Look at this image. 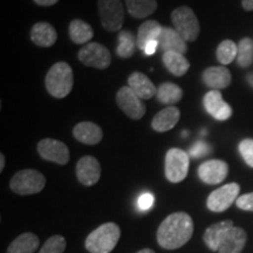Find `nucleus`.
I'll list each match as a JSON object with an SVG mask.
<instances>
[{"instance_id": "1", "label": "nucleus", "mask_w": 253, "mask_h": 253, "mask_svg": "<svg viewBox=\"0 0 253 253\" xmlns=\"http://www.w3.org/2000/svg\"><path fill=\"white\" fill-rule=\"evenodd\" d=\"M194 235V221L186 212L169 214L157 230V242L161 248L176 250L182 248Z\"/></svg>"}, {"instance_id": "2", "label": "nucleus", "mask_w": 253, "mask_h": 253, "mask_svg": "<svg viewBox=\"0 0 253 253\" xmlns=\"http://www.w3.org/2000/svg\"><path fill=\"white\" fill-rule=\"evenodd\" d=\"M74 84L73 69L67 62L54 63L45 78V86L48 93L55 99H63L71 93Z\"/></svg>"}, {"instance_id": "3", "label": "nucleus", "mask_w": 253, "mask_h": 253, "mask_svg": "<svg viewBox=\"0 0 253 253\" xmlns=\"http://www.w3.org/2000/svg\"><path fill=\"white\" fill-rule=\"evenodd\" d=\"M121 230L115 223H104L95 229L86 239V249L89 253H110L118 245Z\"/></svg>"}, {"instance_id": "4", "label": "nucleus", "mask_w": 253, "mask_h": 253, "mask_svg": "<svg viewBox=\"0 0 253 253\" xmlns=\"http://www.w3.org/2000/svg\"><path fill=\"white\" fill-rule=\"evenodd\" d=\"M46 185V178L40 171L34 169H25L12 177L9 188L14 194L20 196L39 194Z\"/></svg>"}, {"instance_id": "5", "label": "nucleus", "mask_w": 253, "mask_h": 253, "mask_svg": "<svg viewBox=\"0 0 253 253\" xmlns=\"http://www.w3.org/2000/svg\"><path fill=\"white\" fill-rule=\"evenodd\" d=\"M173 28L181 34L186 42H192L197 39L201 32L199 21L195 12L188 6H179L171 13Z\"/></svg>"}, {"instance_id": "6", "label": "nucleus", "mask_w": 253, "mask_h": 253, "mask_svg": "<svg viewBox=\"0 0 253 253\" xmlns=\"http://www.w3.org/2000/svg\"><path fill=\"white\" fill-rule=\"evenodd\" d=\"M190 156L184 150L178 148H171L166 155L164 171L169 182L179 183L184 181L189 172Z\"/></svg>"}, {"instance_id": "7", "label": "nucleus", "mask_w": 253, "mask_h": 253, "mask_svg": "<svg viewBox=\"0 0 253 253\" xmlns=\"http://www.w3.org/2000/svg\"><path fill=\"white\" fill-rule=\"evenodd\" d=\"M97 8L104 30L108 32L121 31L125 21V7L121 0H99Z\"/></svg>"}, {"instance_id": "8", "label": "nucleus", "mask_w": 253, "mask_h": 253, "mask_svg": "<svg viewBox=\"0 0 253 253\" xmlns=\"http://www.w3.org/2000/svg\"><path fill=\"white\" fill-rule=\"evenodd\" d=\"M78 59L87 67L106 69L112 63V55L109 49L102 43L88 42L78 52Z\"/></svg>"}, {"instance_id": "9", "label": "nucleus", "mask_w": 253, "mask_h": 253, "mask_svg": "<svg viewBox=\"0 0 253 253\" xmlns=\"http://www.w3.org/2000/svg\"><path fill=\"white\" fill-rule=\"evenodd\" d=\"M240 186L237 183H229L214 190L208 197V209L212 212H223L239 197Z\"/></svg>"}, {"instance_id": "10", "label": "nucleus", "mask_w": 253, "mask_h": 253, "mask_svg": "<svg viewBox=\"0 0 253 253\" xmlns=\"http://www.w3.org/2000/svg\"><path fill=\"white\" fill-rule=\"evenodd\" d=\"M116 102L120 109L131 120H141L147 112L142 99H140L129 86L120 88L116 94Z\"/></svg>"}, {"instance_id": "11", "label": "nucleus", "mask_w": 253, "mask_h": 253, "mask_svg": "<svg viewBox=\"0 0 253 253\" xmlns=\"http://www.w3.org/2000/svg\"><path fill=\"white\" fill-rule=\"evenodd\" d=\"M38 153L42 160L65 166L69 161L68 147L54 138H43L38 143Z\"/></svg>"}, {"instance_id": "12", "label": "nucleus", "mask_w": 253, "mask_h": 253, "mask_svg": "<svg viewBox=\"0 0 253 253\" xmlns=\"http://www.w3.org/2000/svg\"><path fill=\"white\" fill-rule=\"evenodd\" d=\"M229 173V166L220 160H210L202 163L198 168V176L205 184H219L226 178Z\"/></svg>"}, {"instance_id": "13", "label": "nucleus", "mask_w": 253, "mask_h": 253, "mask_svg": "<svg viewBox=\"0 0 253 253\" xmlns=\"http://www.w3.org/2000/svg\"><path fill=\"white\" fill-rule=\"evenodd\" d=\"M204 108L217 121H226L232 116V108L223 100L219 90H210L204 95Z\"/></svg>"}, {"instance_id": "14", "label": "nucleus", "mask_w": 253, "mask_h": 253, "mask_svg": "<svg viewBox=\"0 0 253 253\" xmlns=\"http://www.w3.org/2000/svg\"><path fill=\"white\" fill-rule=\"evenodd\" d=\"M78 181L84 186H93L100 181L101 166L93 156H84L77 164Z\"/></svg>"}, {"instance_id": "15", "label": "nucleus", "mask_w": 253, "mask_h": 253, "mask_svg": "<svg viewBox=\"0 0 253 253\" xmlns=\"http://www.w3.org/2000/svg\"><path fill=\"white\" fill-rule=\"evenodd\" d=\"M158 45L160 49L163 53L167 52H176L185 54L188 50L186 41L181 37V34L177 32L175 28L171 27H163L161 36L158 38Z\"/></svg>"}, {"instance_id": "16", "label": "nucleus", "mask_w": 253, "mask_h": 253, "mask_svg": "<svg viewBox=\"0 0 253 253\" xmlns=\"http://www.w3.org/2000/svg\"><path fill=\"white\" fill-rule=\"evenodd\" d=\"M202 80H203L205 86L211 88L212 90H219L229 87L232 82L231 73L225 67H218L212 66L205 69L202 74Z\"/></svg>"}, {"instance_id": "17", "label": "nucleus", "mask_w": 253, "mask_h": 253, "mask_svg": "<svg viewBox=\"0 0 253 253\" xmlns=\"http://www.w3.org/2000/svg\"><path fill=\"white\" fill-rule=\"evenodd\" d=\"M31 40L38 47H52L58 40V32L49 23L41 21L32 27Z\"/></svg>"}, {"instance_id": "18", "label": "nucleus", "mask_w": 253, "mask_h": 253, "mask_svg": "<svg viewBox=\"0 0 253 253\" xmlns=\"http://www.w3.org/2000/svg\"><path fill=\"white\" fill-rule=\"evenodd\" d=\"M73 135L79 142L88 145L99 144L103 137L102 129L97 125L89 121L78 123L73 129Z\"/></svg>"}, {"instance_id": "19", "label": "nucleus", "mask_w": 253, "mask_h": 253, "mask_svg": "<svg viewBox=\"0 0 253 253\" xmlns=\"http://www.w3.org/2000/svg\"><path fill=\"white\" fill-rule=\"evenodd\" d=\"M235 226L232 220H224L208 227L204 232V243L211 251L218 252L227 232Z\"/></svg>"}, {"instance_id": "20", "label": "nucleus", "mask_w": 253, "mask_h": 253, "mask_svg": "<svg viewBox=\"0 0 253 253\" xmlns=\"http://www.w3.org/2000/svg\"><path fill=\"white\" fill-rule=\"evenodd\" d=\"M128 86L142 100H149L157 93L153 81L141 72L131 73L130 77L128 78Z\"/></svg>"}, {"instance_id": "21", "label": "nucleus", "mask_w": 253, "mask_h": 253, "mask_svg": "<svg viewBox=\"0 0 253 253\" xmlns=\"http://www.w3.org/2000/svg\"><path fill=\"white\" fill-rule=\"evenodd\" d=\"M181 119V112L175 106H169L158 112L151 121V126L155 131H169L178 123Z\"/></svg>"}, {"instance_id": "22", "label": "nucleus", "mask_w": 253, "mask_h": 253, "mask_svg": "<svg viewBox=\"0 0 253 253\" xmlns=\"http://www.w3.org/2000/svg\"><path fill=\"white\" fill-rule=\"evenodd\" d=\"M246 240L248 236L245 231L240 227L233 226L224 238L218 253H240L244 249Z\"/></svg>"}, {"instance_id": "23", "label": "nucleus", "mask_w": 253, "mask_h": 253, "mask_svg": "<svg viewBox=\"0 0 253 253\" xmlns=\"http://www.w3.org/2000/svg\"><path fill=\"white\" fill-rule=\"evenodd\" d=\"M69 38L77 45H86L94 36L93 28L86 21L81 19H74L71 21L68 27Z\"/></svg>"}, {"instance_id": "24", "label": "nucleus", "mask_w": 253, "mask_h": 253, "mask_svg": "<svg viewBox=\"0 0 253 253\" xmlns=\"http://www.w3.org/2000/svg\"><path fill=\"white\" fill-rule=\"evenodd\" d=\"M163 63L166 68L175 77H183L190 68L189 60L185 58L184 54L176 52L163 53L162 56Z\"/></svg>"}, {"instance_id": "25", "label": "nucleus", "mask_w": 253, "mask_h": 253, "mask_svg": "<svg viewBox=\"0 0 253 253\" xmlns=\"http://www.w3.org/2000/svg\"><path fill=\"white\" fill-rule=\"evenodd\" d=\"M40 240L38 236L31 232H25L17 237L7 249V253H34L39 248Z\"/></svg>"}, {"instance_id": "26", "label": "nucleus", "mask_w": 253, "mask_h": 253, "mask_svg": "<svg viewBox=\"0 0 253 253\" xmlns=\"http://www.w3.org/2000/svg\"><path fill=\"white\" fill-rule=\"evenodd\" d=\"M163 26L156 20H147L141 25L137 32V47L143 50L151 40H158Z\"/></svg>"}, {"instance_id": "27", "label": "nucleus", "mask_w": 253, "mask_h": 253, "mask_svg": "<svg viewBox=\"0 0 253 253\" xmlns=\"http://www.w3.org/2000/svg\"><path fill=\"white\" fill-rule=\"evenodd\" d=\"M126 5L128 13L136 19L149 17L157 9L156 0H126Z\"/></svg>"}, {"instance_id": "28", "label": "nucleus", "mask_w": 253, "mask_h": 253, "mask_svg": "<svg viewBox=\"0 0 253 253\" xmlns=\"http://www.w3.org/2000/svg\"><path fill=\"white\" fill-rule=\"evenodd\" d=\"M118 41L119 45L116 47V54L122 59L131 58L137 46V37L131 31H120Z\"/></svg>"}, {"instance_id": "29", "label": "nucleus", "mask_w": 253, "mask_h": 253, "mask_svg": "<svg viewBox=\"0 0 253 253\" xmlns=\"http://www.w3.org/2000/svg\"><path fill=\"white\" fill-rule=\"evenodd\" d=\"M157 100L163 104H169V106H173V104L179 102L183 97V90L179 86L176 84H171V82H164L157 88L156 93Z\"/></svg>"}, {"instance_id": "30", "label": "nucleus", "mask_w": 253, "mask_h": 253, "mask_svg": "<svg viewBox=\"0 0 253 253\" xmlns=\"http://www.w3.org/2000/svg\"><path fill=\"white\" fill-rule=\"evenodd\" d=\"M237 63L239 67L248 68L253 63V40L250 38H243L238 43Z\"/></svg>"}, {"instance_id": "31", "label": "nucleus", "mask_w": 253, "mask_h": 253, "mask_svg": "<svg viewBox=\"0 0 253 253\" xmlns=\"http://www.w3.org/2000/svg\"><path fill=\"white\" fill-rule=\"evenodd\" d=\"M238 53V45L233 42L232 40L221 41L217 48V59L221 65H230L233 60L237 59Z\"/></svg>"}, {"instance_id": "32", "label": "nucleus", "mask_w": 253, "mask_h": 253, "mask_svg": "<svg viewBox=\"0 0 253 253\" xmlns=\"http://www.w3.org/2000/svg\"><path fill=\"white\" fill-rule=\"evenodd\" d=\"M66 249V239L62 236L55 235L46 240L39 253H63Z\"/></svg>"}, {"instance_id": "33", "label": "nucleus", "mask_w": 253, "mask_h": 253, "mask_svg": "<svg viewBox=\"0 0 253 253\" xmlns=\"http://www.w3.org/2000/svg\"><path fill=\"white\" fill-rule=\"evenodd\" d=\"M239 153L244 158L245 163L253 168V138H245L238 145Z\"/></svg>"}, {"instance_id": "34", "label": "nucleus", "mask_w": 253, "mask_h": 253, "mask_svg": "<svg viewBox=\"0 0 253 253\" xmlns=\"http://www.w3.org/2000/svg\"><path fill=\"white\" fill-rule=\"evenodd\" d=\"M210 151L211 148L209 147L208 143H205L204 141H197L191 148H190L189 156H191L192 158H201L207 156Z\"/></svg>"}, {"instance_id": "35", "label": "nucleus", "mask_w": 253, "mask_h": 253, "mask_svg": "<svg viewBox=\"0 0 253 253\" xmlns=\"http://www.w3.org/2000/svg\"><path fill=\"white\" fill-rule=\"evenodd\" d=\"M155 203V197L149 192H145V194H142L137 199V207L142 211H147L149 209L153 208Z\"/></svg>"}, {"instance_id": "36", "label": "nucleus", "mask_w": 253, "mask_h": 253, "mask_svg": "<svg viewBox=\"0 0 253 253\" xmlns=\"http://www.w3.org/2000/svg\"><path fill=\"white\" fill-rule=\"evenodd\" d=\"M237 207L245 211H253V192L239 196L236 201Z\"/></svg>"}, {"instance_id": "37", "label": "nucleus", "mask_w": 253, "mask_h": 253, "mask_svg": "<svg viewBox=\"0 0 253 253\" xmlns=\"http://www.w3.org/2000/svg\"><path fill=\"white\" fill-rule=\"evenodd\" d=\"M158 47H160V45H158V41L157 40H151L149 41V42L147 43L144 47L143 52L145 55H153L154 53H156V50Z\"/></svg>"}, {"instance_id": "38", "label": "nucleus", "mask_w": 253, "mask_h": 253, "mask_svg": "<svg viewBox=\"0 0 253 253\" xmlns=\"http://www.w3.org/2000/svg\"><path fill=\"white\" fill-rule=\"evenodd\" d=\"M59 0H34V2H36L37 5L39 6H52V5H55L56 2H58Z\"/></svg>"}, {"instance_id": "39", "label": "nucleus", "mask_w": 253, "mask_h": 253, "mask_svg": "<svg viewBox=\"0 0 253 253\" xmlns=\"http://www.w3.org/2000/svg\"><path fill=\"white\" fill-rule=\"evenodd\" d=\"M242 6L245 11H253V0H243Z\"/></svg>"}, {"instance_id": "40", "label": "nucleus", "mask_w": 253, "mask_h": 253, "mask_svg": "<svg viewBox=\"0 0 253 253\" xmlns=\"http://www.w3.org/2000/svg\"><path fill=\"white\" fill-rule=\"evenodd\" d=\"M5 168V155L4 154H0V171H2Z\"/></svg>"}, {"instance_id": "41", "label": "nucleus", "mask_w": 253, "mask_h": 253, "mask_svg": "<svg viewBox=\"0 0 253 253\" xmlns=\"http://www.w3.org/2000/svg\"><path fill=\"white\" fill-rule=\"evenodd\" d=\"M246 81H248V84L253 88V72L249 73V74L246 75Z\"/></svg>"}, {"instance_id": "42", "label": "nucleus", "mask_w": 253, "mask_h": 253, "mask_svg": "<svg viewBox=\"0 0 253 253\" xmlns=\"http://www.w3.org/2000/svg\"><path fill=\"white\" fill-rule=\"evenodd\" d=\"M137 253H155V251L151 249H144V250H141V251H138Z\"/></svg>"}]
</instances>
